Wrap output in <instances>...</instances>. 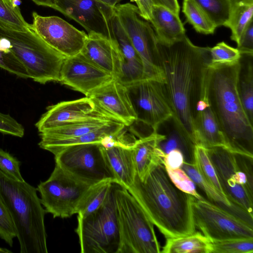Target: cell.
<instances>
[{"instance_id": "cell-1", "label": "cell", "mask_w": 253, "mask_h": 253, "mask_svg": "<svg viewBox=\"0 0 253 253\" xmlns=\"http://www.w3.org/2000/svg\"><path fill=\"white\" fill-rule=\"evenodd\" d=\"M210 47L194 44L186 35L169 44L158 42L157 64L172 117L195 143L194 123L199 102L206 97Z\"/></svg>"}, {"instance_id": "cell-2", "label": "cell", "mask_w": 253, "mask_h": 253, "mask_svg": "<svg viewBox=\"0 0 253 253\" xmlns=\"http://www.w3.org/2000/svg\"><path fill=\"white\" fill-rule=\"evenodd\" d=\"M127 190L166 238L196 231L192 210L195 197L174 185L164 165L154 169L144 181L136 175Z\"/></svg>"}, {"instance_id": "cell-3", "label": "cell", "mask_w": 253, "mask_h": 253, "mask_svg": "<svg viewBox=\"0 0 253 253\" xmlns=\"http://www.w3.org/2000/svg\"><path fill=\"white\" fill-rule=\"evenodd\" d=\"M239 66V61L227 64L210 63L206 76V93L230 150L253 157V126L237 90Z\"/></svg>"}, {"instance_id": "cell-4", "label": "cell", "mask_w": 253, "mask_h": 253, "mask_svg": "<svg viewBox=\"0 0 253 253\" xmlns=\"http://www.w3.org/2000/svg\"><path fill=\"white\" fill-rule=\"evenodd\" d=\"M37 189L0 171V195L17 230L20 253H47L44 215Z\"/></svg>"}, {"instance_id": "cell-5", "label": "cell", "mask_w": 253, "mask_h": 253, "mask_svg": "<svg viewBox=\"0 0 253 253\" xmlns=\"http://www.w3.org/2000/svg\"><path fill=\"white\" fill-rule=\"evenodd\" d=\"M0 38L25 68L30 78L41 84L60 82L66 57L48 45L31 28L18 31L0 27Z\"/></svg>"}, {"instance_id": "cell-6", "label": "cell", "mask_w": 253, "mask_h": 253, "mask_svg": "<svg viewBox=\"0 0 253 253\" xmlns=\"http://www.w3.org/2000/svg\"><path fill=\"white\" fill-rule=\"evenodd\" d=\"M120 243L118 253H159L154 224L127 190L114 186Z\"/></svg>"}, {"instance_id": "cell-7", "label": "cell", "mask_w": 253, "mask_h": 253, "mask_svg": "<svg viewBox=\"0 0 253 253\" xmlns=\"http://www.w3.org/2000/svg\"><path fill=\"white\" fill-rule=\"evenodd\" d=\"M206 149L224 195L253 216V157L223 147Z\"/></svg>"}, {"instance_id": "cell-8", "label": "cell", "mask_w": 253, "mask_h": 253, "mask_svg": "<svg viewBox=\"0 0 253 253\" xmlns=\"http://www.w3.org/2000/svg\"><path fill=\"white\" fill-rule=\"evenodd\" d=\"M75 231L81 253H118L120 236L114 186L104 204L84 217H78Z\"/></svg>"}, {"instance_id": "cell-9", "label": "cell", "mask_w": 253, "mask_h": 253, "mask_svg": "<svg viewBox=\"0 0 253 253\" xmlns=\"http://www.w3.org/2000/svg\"><path fill=\"white\" fill-rule=\"evenodd\" d=\"M126 86L136 116L133 124L137 126H130V131L134 134L140 128L138 135L140 131L139 137H143L142 128L148 127L156 131L161 123L172 116L162 82L144 78Z\"/></svg>"}, {"instance_id": "cell-10", "label": "cell", "mask_w": 253, "mask_h": 253, "mask_svg": "<svg viewBox=\"0 0 253 253\" xmlns=\"http://www.w3.org/2000/svg\"><path fill=\"white\" fill-rule=\"evenodd\" d=\"M93 185L80 180L55 164L49 178L41 182L37 189L46 212L54 218H64L77 214L81 202Z\"/></svg>"}, {"instance_id": "cell-11", "label": "cell", "mask_w": 253, "mask_h": 253, "mask_svg": "<svg viewBox=\"0 0 253 253\" xmlns=\"http://www.w3.org/2000/svg\"><path fill=\"white\" fill-rule=\"evenodd\" d=\"M114 11L141 59L143 79H155L163 82V74L157 60L158 40L151 24L142 17L136 6L130 3L118 4Z\"/></svg>"}, {"instance_id": "cell-12", "label": "cell", "mask_w": 253, "mask_h": 253, "mask_svg": "<svg viewBox=\"0 0 253 253\" xmlns=\"http://www.w3.org/2000/svg\"><path fill=\"white\" fill-rule=\"evenodd\" d=\"M194 223L211 242L253 238L252 225L204 198L192 203Z\"/></svg>"}, {"instance_id": "cell-13", "label": "cell", "mask_w": 253, "mask_h": 253, "mask_svg": "<svg viewBox=\"0 0 253 253\" xmlns=\"http://www.w3.org/2000/svg\"><path fill=\"white\" fill-rule=\"evenodd\" d=\"M53 154L55 164L86 183L93 185L106 179L114 183L100 143L70 145Z\"/></svg>"}, {"instance_id": "cell-14", "label": "cell", "mask_w": 253, "mask_h": 253, "mask_svg": "<svg viewBox=\"0 0 253 253\" xmlns=\"http://www.w3.org/2000/svg\"><path fill=\"white\" fill-rule=\"evenodd\" d=\"M31 29L48 45L66 57L80 53L88 35L55 16L33 13Z\"/></svg>"}, {"instance_id": "cell-15", "label": "cell", "mask_w": 253, "mask_h": 253, "mask_svg": "<svg viewBox=\"0 0 253 253\" xmlns=\"http://www.w3.org/2000/svg\"><path fill=\"white\" fill-rule=\"evenodd\" d=\"M58 11L83 27L113 40L110 19L114 8L97 0H55Z\"/></svg>"}, {"instance_id": "cell-16", "label": "cell", "mask_w": 253, "mask_h": 253, "mask_svg": "<svg viewBox=\"0 0 253 253\" xmlns=\"http://www.w3.org/2000/svg\"><path fill=\"white\" fill-rule=\"evenodd\" d=\"M92 119L118 121L90 97L62 101L49 106L35 124L39 132L64 125Z\"/></svg>"}, {"instance_id": "cell-17", "label": "cell", "mask_w": 253, "mask_h": 253, "mask_svg": "<svg viewBox=\"0 0 253 253\" xmlns=\"http://www.w3.org/2000/svg\"><path fill=\"white\" fill-rule=\"evenodd\" d=\"M114 79L112 74L92 63L80 52L65 58L60 83L89 97Z\"/></svg>"}, {"instance_id": "cell-18", "label": "cell", "mask_w": 253, "mask_h": 253, "mask_svg": "<svg viewBox=\"0 0 253 253\" xmlns=\"http://www.w3.org/2000/svg\"><path fill=\"white\" fill-rule=\"evenodd\" d=\"M110 25L120 61V73L116 79L126 85L143 79L144 68L141 59L121 25L114 8Z\"/></svg>"}, {"instance_id": "cell-19", "label": "cell", "mask_w": 253, "mask_h": 253, "mask_svg": "<svg viewBox=\"0 0 253 253\" xmlns=\"http://www.w3.org/2000/svg\"><path fill=\"white\" fill-rule=\"evenodd\" d=\"M88 97L127 127L136 121V116L126 87L116 78L97 89Z\"/></svg>"}, {"instance_id": "cell-20", "label": "cell", "mask_w": 253, "mask_h": 253, "mask_svg": "<svg viewBox=\"0 0 253 253\" xmlns=\"http://www.w3.org/2000/svg\"><path fill=\"white\" fill-rule=\"evenodd\" d=\"M81 53L92 63L117 78L120 61L113 40L96 34H88Z\"/></svg>"}, {"instance_id": "cell-21", "label": "cell", "mask_w": 253, "mask_h": 253, "mask_svg": "<svg viewBox=\"0 0 253 253\" xmlns=\"http://www.w3.org/2000/svg\"><path fill=\"white\" fill-rule=\"evenodd\" d=\"M160 136L156 131L136 139L132 147L136 175L141 181L156 167L164 165L165 154L158 146Z\"/></svg>"}, {"instance_id": "cell-22", "label": "cell", "mask_w": 253, "mask_h": 253, "mask_svg": "<svg viewBox=\"0 0 253 253\" xmlns=\"http://www.w3.org/2000/svg\"><path fill=\"white\" fill-rule=\"evenodd\" d=\"M132 147L115 145L105 148L102 145L103 155L113 174L114 183L126 189L132 185L136 175Z\"/></svg>"}, {"instance_id": "cell-23", "label": "cell", "mask_w": 253, "mask_h": 253, "mask_svg": "<svg viewBox=\"0 0 253 253\" xmlns=\"http://www.w3.org/2000/svg\"><path fill=\"white\" fill-rule=\"evenodd\" d=\"M150 23L161 43H171L186 34L179 15L162 5H153Z\"/></svg>"}, {"instance_id": "cell-24", "label": "cell", "mask_w": 253, "mask_h": 253, "mask_svg": "<svg viewBox=\"0 0 253 253\" xmlns=\"http://www.w3.org/2000/svg\"><path fill=\"white\" fill-rule=\"evenodd\" d=\"M196 145L206 149L229 147L210 106L198 113L194 123Z\"/></svg>"}, {"instance_id": "cell-25", "label": "cell", "mask_w": 253, "mask_h": 253, "mask_svg": "<svg viewBox=\"0 0 253 253\" xmlns=\"http://www.w3.org/2000/svg\"><path fill=\"white\" fill-rule=\"evenodd\" d=\"M126 126L120 121H112L102 126L82 135L73 138L41 141L39 146L53 154L57 150L73 145L90 143H100L108 137L119 134Z\"/></svg>"}, {"instance_id": "cell-26", "label": "cell", "mask_w": 253, "mask_h": 253, "mask_svg": "<svg viewBox=\"0 0 253 253\" xmlns=\"http://www.w3.org/2000/svg\"><path fill=\"white\" fill-rule=\"evenodd\" d=\"M181 168L196 185L205 193L210 202L253 225V216L242 208L231 202L224 195L208 183L198 173L194 164L184 162Z\"/></svg>"}, {"instance_id": "cell-27", "label": "cell", "mask_w": 253, "mask_h": 253, "mask_svg": "<svg viewBox=\"0 0 253 253\" xmlns=\"http://www.w3.org/2000/svg\"><path fill=\"white\" fill-rule=\"evenodd\" d=\"M237 87L241 103L253 124V55L241 54Z\"/></svg>"}, {"instance_id": "cell-28", "label": "cell", "mask_w": 253, "mask_h": 253, "mask_svg": "<svg viewBox=\"0 0 253 253\" xmlns=\"http://www.w3.org/2000/svg\"><path fill=\"white\" fill-rule=\"evenodd\" d=\"M115 120L92 119L76 122L40 132L41 141H49L77 137Z\"/></svg>"}, {"instance_id": "cell-29", "label": "cell", "mask_w": 253, "mask_h": 253, "mask_svg": "<svg viewBox=\"0 0 253 253\" xmlns=\"http://www.w3.org/2000/svg\"><path fill=\"white\" fill-rule=\"evenodd\" d=\"M161 253H211V241L200 232L178 237L166 238Z\"/></svg>"}, {"instance_id": "cell-30", "label": "cell", "mask_w": 253, "mask_h": 253, "mask_svg": "<svg viewBox=\"0 0 253 253\" xmlns=\"http://www.w3.org/2000/svg\"><path fill=\"white\" fill-rule=\"evenodd\" d=\"M253 0H230L229 14L224 26L231 32V39L238 42L249 23L253 20Z\"/></svg>"}, {"instance_id": "cell-31", "label": "cell", "mask_w": 253, "mask_h": 253, "mask_svg": "<svg viewBox=\"0 0 253 253\" xmlns=\"http://www.w3.org/2000/svg\"><path fill=\"white\" fill-rule=\"evenodd\" d=\"M114 183L112 180L106 179L93 185L80 205L78 217H85L100 208L107 198Z\"/></svg>"}, {"instance_id": "cell-32", "label": "cell", "mask_w": 253, "mask_h": 253, "mask_svg": "<svg viewBox=\"0 0 253 253\" xmlns=\"http://www.w3.org/2000/svg\"><path fill=\"white\" fill-rule=\"evenodd\" d=\"M182 12L186 21L198 33L212 34L216 27L205 11L193 0H183Z\"/></svg>"}, {"instance_id": "cell-33", "label": "cell", "mask_w": 253, "mask_h": 253, "mask_svg": "<svg viewBox=\"0 0 253 253\" xmlns=\"http://www.w3.org/2000/svg\"><path fill=\"white\" fill-rule=\"evenodd\" d=\"M0 27L18 31L31 28L23 18L19 7L10 0H0Z\"/></svg>"}, {"instance_id": "cell-34", "label": "cell", "mask_w": 253, "mask_h": 253, "mask_svg": "<svg viewBox=\"0 0 253 253\" xmlns=\"http://www.w3.org/2000/svg\"><path fill=\"white\" fill-rule=\"evenodd\" d=\"M194 166L204 179L224 195L207 149L198 145H196L195 147Z\"/></svg>"}, {"instance_id": "cell-35", "label": "cell", "mask_w": 253, "mask_h": 253, "mask_svg": "<svg viewBox=\"0 0 253 253\" xmlns=\"http://www.w3.org/2000/svg\"><path fill=\"white\" fill-rule=\"evenodd\" d=\"M205 11L216 28L227 20L230 0H193Z\"/></svg>"}, {"instance_id": "cell-36", "label": "cell", "mask_w": 253, "mask_h": 253, "mask_svg": "<svg viewBox=\"0 0 253 253\" xmlns=\"http://www.w3.org/2000/svg\"><path fill=\"white\" fill-rule=\"evenodd\" d=\"M211 253H253V238L211 242Z\"/></svg>"}, {"instance_id": "cell-37", "label": "cell", "mask_w": 253, "mask_h": 253, "mask_svg": "<svg viewBox=\"0 0 253 253\" xmlns=\"http://www.w3.org/2000/svg\"><path fill=\"white\" fill-rule=\"evenodd\" d=\"M211 64H227L238 62L241 53L236 48L232 47L224 42L217 43L210 49Z\"/></svg>"}, {"instance_id": "cell-38", "label": "cell", "mask_w": 253, "mask_h": 253, "mask_svg": "<svg viewBox=\"0 0 253 253\" xmlns=\"http://www.w3.org/2000/svg\"><path fill=\"white\" fill-rule=\"evenodd\" d=\"M165 169L172 182L179 190L197 199H203L197 191L195 183L181 168L170 169L165 167Z\"/></svg>"}, {"instance_id": "cell-39", "label": "cell", "mask_w": 253, "mask_h": 253, "mask_svg": "<svg viewBox=\"0 0 253 253\" xmlns=\"http://www.w3.org/2000/svg\"><path fill=\"white\" fill-rule=\"evenodd\" d=\"M17 234L10 213L0 195V237L12 247Z\"/></svg>"}, {"instance_id": "cell-40", "label": "cell", "mask_w": 253, "mask_h": 253, "mask_svg": "<svg viewBox=\"0 0 253 253\" xmlns=\"http://www.w3.org/2000/svg\"><path fill=\"white\" fill-rule=\"evenodd\" d=\"M0 171L9 177L23 181L20 170V162L9 153L0 148Z\"/></svg>"}, {"instance_id": "cell-41", "label": "cell", "mask_w": 253, "mask_h": 253, "mask_svg": "<svg viewBox=\"0 0 253 253\" xmlns=\"http://www.w3.org/2000/svg\"><path fill=\"white\" fill-rule=\"evenodd\" d=\"M0 68L23 79L30 78L26 70L14 54L0 49Z\"/></svg>"}, {"instance_id": "cell-42", "label": "cell", "mask_w": 253, "mask_h": 253, "mask_svg": "<svg viewBox=\"0 0 253 253\" xmlns=\"http://www.w3.org/2000/svg\"><path fill=\"white\" fill-rule=\"evenodd\" d=\"M0 132L19 137L24 135V128L10 115L0 112Z\"/></svg>"}, {"instance_id": "cell-43", "label": "cell", "mask_w": 253, "mask_h": 253, "mask_svg": "<svg viewBox=\"0 0 253 253\" xmlns=\"http://www.w3.org/2000/svg\"><path fill=\"white\" fill-rule=\"evenodd\" d=\"M237 45L241 54L253 55V20L242 32Z\"/></svg>"}, {"instance_id": "cell-44", "label": "cell", "mask_w": 253, "mask_h": 253, "mask_svg": "<svg viewBox=\"0 0 253 253\" xmlns=\"http://www.w3.org/2000/svg\"><path fill=\"white\" fill-rule=\"evenodd\" d=\"M184 163V156L178 149H173L165 154L164 165L170 169L181 168Z\"/></svg>"}, {"instance_id": "cell-45", "label": "cell", "mask_w": 253, "mask_h": 253, "mask_svg": "<svg viewBox=\"0 0 253 253\" xmlns=\"http://www.w3.org/2000/svg\"><path fill=\"white\" fill-rule=\"evenodd\" d=\"M137 4L142 17L150 22L152 16V6L154 5L152 0H133Z\"/></svg>"}, {"instance_id": "cell-46", "label": "cell", "mask_w": 253, "mask_h": 253, "mask_svg": "<svg viewBox=\"0 0 253 253\" xmlns=\"http://www.w3.org/2000/svg\"><path fill=\"white\" fill-rule=\"evenodd\" d=\"M154 4L164 5L171 10L179 14L180 6L177 0H152Z\"/></svg>"}, {"instance_id": "cell-47", "label": "cell", "mask_w": 253, "mask_h": 253, "mask_svg": "<svg viewBox=\"0 0 253 253\" xmlns=\"http://www.w3.org/2000/svg\"><path fill=\"white\" fill-rule=\"evenodd\" d=\"M38 5H42L52 8L56 10H58L55 0H32Z\"/></svg>"}, {"instance_id": "cell-48", "label": "cell", "mask_w": 253, "mask_h": 253, "mask_svg": "<svg viewBox=\"0 0 253 253\" xmlns=\"http://www.w3.org/2000/svg\"><path fill=\"white\" fill-rule=\"evenodd\" d=\"M112 8H114L122 0H97Z\"/></svg>"}, {"instance_id": "cell-49", "label": "cell", "mask_w": 253, "mask_h": 253, "mask_svg": "<svg viewBox=\"0 0 253 253\" xmlns=\"http://www.w3.org/2000/svg\"><path fill=\"white\" fill-rule=\"evenodd\" d=\"M11 253L10 251L8 250L5 248H2L0 247V253Z\"/></svg>"}, {"instance_id": "cell-50", "label": "cell", "mask_w": 253, "mask_h": 253, "mask_svg": "<svg viewBox=\"0 0 253 253\" xmlns=\"http://www.w3.org/2000/svg\"><path fill=\"white\" fill-rule=\"evenodd\" d=\"M10 0L15 2V0Z\"/></svg>"}]
</instances>
